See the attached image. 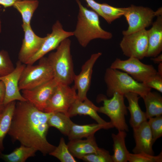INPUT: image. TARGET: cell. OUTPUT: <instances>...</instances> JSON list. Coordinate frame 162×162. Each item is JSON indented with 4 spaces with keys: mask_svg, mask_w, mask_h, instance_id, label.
Here are the masks:
<instances>
[{
    "mask_svg": "<svg viewBox=\"0 0 162 162\" xmlns=\"http://www.w3.org/2000/svg\"><path fill=\"white\" fill-rule=\"evenodd\" d=\"M52 113L40 111L27 101H19L8 134L13 141L34 148L44 156L49 154L56 147L46 139L48 120Z\"/></svg>",
    "mask_w": 162,
    "mask_h": 162,
    "instance_id": "1",
    "label": "cell"
},
{
    "mask_svg": "<svg viewBox=\"0 0 162 162\" xmlns=\"http://www.w3.org/2000/svg\"><path fill=\"white\" fill-rule=\"evenodd\" d=\"M76 1L79 11L76 28L73 32L80 45L86 47L90 41L96 39H111L112 34L101 27L99 15L93 10L84 7L79 0Z\"/></svg>",
    "mask_w": 162,
    "mask_h": 162,
    "instance_id": "2",
    "label": "cell"
},
{
    "mask_svg": "<svg viewBox=\"0 0 162 162\" xmlns=\"http://www.w3.org/2000/svg\"><path fill=\"white\" fill-rule=\"evenodd\" d=\"M104 80L106 86V94L111 97L117 92L124 95L129 92L138 94L142 98L151 88L143 83L137 82L127 73L110 67L106 70Z\"/></svg>",
    "mask_w": 162,
    "mask_h": 162,
    "instance_id": "3",
    "label": "cell"
},
{
    "mask_svg": "<svg viewBox=\"0 0 162 162\" xmlns=\"http://www.w3.org/2000/svg\"><path fill=\"white\" fill-rule=\"evenodd\" d=\"M71 41H62L56 51L51 53L47 58L52 69L54 78L59 82L68 85L73 82L75 75L70 52Z\"/></svg>",
    "mask_w": 162,
    "mask_h": 162,
    "instance_id": "4",
    "label": "cell"
},
{
    "mask_svg": "<svg viewBox=\"0 0 162 162\" xmlns=\"http://www.w3.org/2000/svg\"><path fill=\"white\" fill-rule=\"evenodd\" d=\"M37 65L27 64L22 73L19 83V90L35 88L54 78V74L47 58L39 59Z\"/></svg>",
    "mask_w": 162,
    "mask_h": 162,
    "instance_id": "5",
    "label": "cell"
},
{
    "mask_svg": "<svg viewBox=\"0 0 162 162\" xmlns=\"http://www.w3.org/2000/svg\"><path fill=\"white\" fill-rule=\"evenodd\" d=\"M124 95L117 92L114 93L110 99L103 95L99 97L103 102V105L99 107L98 112L107 115L110 119V122L118 130H128L125 116L128 115L127 107L124 102Z\"/></svg>",
    "mask_w": 162,
    "mask_h": 162,
    "instance_id": "6",
    "label": "cell"
},
{
    "mask_svg": "<svg viewBox=\"0 0 162 162\" xmlns=\"http://www.w3.org/2000/svg\"><path fill=\"white\" fill-rule=\"evenodd\" d=\"M76 90L73 86L59 82L49 100L44 112H62L67 115L68 112L77 99Z\"/></svg>",
    "mask_w": 162,
    "mask_h": 162,
    "instance_id": "7",
    "label": "cell"
},
{
    "mask_svg": "<svg viewBox=\"0 0 162 162\" xmlns=\"http://www.w3.org/2000/svg\"><path fill=\"white\" fill-rule=\"evenodd\" d=\"M123 16L128 25L127 29L122 31L124 35L146 29L152 23L156 14L150 8L132 5L124 8Z\"/></svg>",
    "mask_w": 162,
    "mask_h": 162,
    "instance_id": "8",
    "label": "cell"
},
{
    "mask_svg": "<svg viewBox=\"0 0 162 162\" xmlns=\"http://www.w3.org/2000/svg\"><path fill=\"white\" fill-rule=\"evenodd\" d=\"M110 67L125 72L137 82L143 83L157 73L152 65L145 64L134 57L125 60L117 58Z\"/></svg>",
    "mask_w": 162,
    "mask_h": 162,
    "instance_id": "9",
    "label": "cell"
},
{
    "mask_svg": "<svg viewBox=\"0 0 162 162\" xmlns=\"http://www.w3.org/2000/svg\"><path fill=\"white\" fill-rule=\"evenodd\" d=\"M123 36L120 46L124 55L140 60L146 57L148 46L147 30L144 29Z\"/></svg>",
    "mask_w": 162,
    "mask_h": 162,
    "instance_id": "10",
    "label": "cell"
},
{
    "mask_svg": "<svg viewBox=\"0 0 162 162\" xmlns=\"http://www.w3.org/2000/svg\"><path fill=\"white\" fill-rule=\"evenodd\" d=\"M73 35V32L64 30L60 21H56L52 26L51 32L46 36L39 50L26 64H33L48 52L56 49L64 40Z\"/></svg>",
    "mask_w": 162,
    "mask_h": 162,
    "instance_id": "11",
    "label": "cell"
},
{
    "mask_svg": "<svg viewBox=\"0 0 162 162\" xmlns=\"http://www.w3.org/2000/svg\"><path fill=\"white\" fill-rule=\"evenodd\" d=\"M59 82L54 78L32 89L22 91L26 100L39 110L44 111L47 103Z\"/></svg>",
    "mask_w": 162,
    "mask_h": 162,
    "instance_id": "12",
    "label": "cell"
},
{
    "mask_svg": "<svg viewBox=\"0 0 162 162\" xmlns=\"http://www.w3.org/2000/svg\"><path fill=\"white\" fill-rule=\"evenodd\" d=\"M26 65L19 60L16 67L9 74L0 77L5 87V93L3 103L6 106L9 103L16 100L20 101L27 100L20 94L19 88V83L22 71Z\"/></svg>",
    "mask_w": 162,
    "mask_h": 162,
    "instance_id": "13",
    "label": "cell"
},
{
    "mask_svg": "<svg viewBox=\"0 0 162 162\" xmlns=\"http://www.w3.org/2000/svg\"><path fill=\"white\" fill-rule=\"evenodd\" d=\"M101 55L100 52L92 54L82 66L80 74L74 76V87L77 91L78 98L80 101H82L87 98V94L91 83L94 66Z\"/></svg>",
    "mask_w": 162,
    "mask_h": 162,
    "instance_id": "14",
    "label": "cell"
},
{
    "mask_svg": "<svg viewBox=\"0 0 162 162\" xmlns=\"http://www.w3.org/2000/svg\"><path fill=\"white\" fill-rule=\"evenodd\" d=\"M24 38L19 54V60L26 64L29 60L38 51L45 40L46 37H40L32 29L31 25L22 24Z\"/></svg>",
    "mask_w": 162,
    "mask_h": 162,
    "instance_id": "15",
    "label": "cell"
},
{
    "mask_svg": "<svg viewBox=\"0 0 162 162\" xmlns=\"http://www.w3.org/2000/svg\"><path fill=\"white\" fill-rule=\"evenodd\" d=\"M99 108L87 98L82 101L77 98L69 109L67 115L70 117L77 115L88 116L97 123L104 126L106 129L114 128L110 122H106L99 116L98 114Z\"/></svg>",
    "mask_w": 162,
    "mask_h": 162,
    "instance_id": "16",
    "label": "cell"
},
{
    "mask_svg": "<svg viewBox=\"0 0 162 162\" xmlns=\"http://www.w3.org/2000/svg\"><path fill=\"white\" fill-rule=\"evenodd\" d=\"M133 129L136 143L132 150L133 153H145L154 155L152 147L154 142L148 121L144 122L137 128Z\"/></svg>",
    "mask_w": 162,
    "mask_h": 162,
    "instance_id": "17",
    "label": "cell"
},
{
    "mask_svg": "<svg viewBox=\"0 0 162 162\" xmlns=\"http://www.w3.org/2000/svg\"><path fill=\"white\" fill-rule=\"evenodd\" d=\"M147 32L148 46L146 57H154L162 51V15L157 17Z\"/></svg>",
    "mask_w": 162,
    "mask_h": 162,
    "instance_id": "18",
    "label": "cell"
},
{
    "mask_svg": "<svg viewBox=\"0 0 162 162\" xmlns=\"http://www.w3.org/2000/svg\"><path fill=\"white\" fill-rule=\"evenodd\" d=\"M67 145L73 156L79 159L85 155L96 152L99 148L94 135L85 140L78 139L70 140Z\"/></svg>",
    "mask_w": 162,
    "mask_h": 162,
    "instance_id": "19",
    "label": "cell"
},
{
    "mask_svg": "<svg viewBox=\"0 0 162 162\" xmlns=\"http://www.w3.org/2000/svg\"><path fill=\"white\" fill-rule=\"evenodd\" d=\"M124 96L128 103L127 107L130 115L129 123L133 129L139 127L142 123L147 121L145 112L141 110L138 103L140 98L139 95L135 93L129 92L125 94Z\"/></svg>",
    "mask_w": 162,
    "mask_h": 162,
    "instance_id": "20",
    "label": "cell"
},
{
    "mask_svg": "<svg viewBox=\"0 0 162 162\" xmlns=\"http://www.w3.org/2000/svg\"><path fill=\"white\" fill-rule=\"evenodd\" d=\"M127 133L124 130H118V133L112 134L113 143V154L112 155L113 162H127L128 161L129 152L125 145V138Z\"/></svg>",
    "mask_w": 162,
    "mask_h": 162,
    "instance_id": "21",
    "label": "cell"
},
{
    "mask_svg": "<svg viewBox=\"0 0 162 162\" xmlns=\"http://www.w3.org/2000/svg\"><path fill=\"white\" fill-rule=\"evenodd\" d=\"M146 108L147 119L162 115V97L159 93L151 91L142 98Z\"/></svg>",
    "mask_w": 162,
    "mask_h": 162,
    "instance_id": "22",
    "label": "cell"
},
{
    "mask_svg": "<svg viewBox=\"0 0 162 162\" xmlns=\"http://www.w3.org/2000/svg\"><path fill=\"white\" fill-rule=\"evenodd\" d=\"M16 104L13 101L6 105L0 116V154L4 149L3 140L9 131Z\"/></svg>",
    "mask_w": 162,
    "mask_h": 162,
    "instance_id": "23",
    "label": "cell"
},
{
    "mask_svg": "<svg viewBox=\"0 0 162 162\" xmlns=\"http://www.w3.org/2000/svg\"><path fill=\"white\" fill-rule=\"evenodd\" d=\"M102 129H106L104 126L98 123L79 125L73 123L68 136L69 140L87 138Z\"/></svg>",
    "mask_w": 162,
    "mask_h": 162,
    "instance_id": "24",
    "label": "cell"
},
{
    "mask_svg": "<svg viewBox=\"0 0 162 162\" xmlns=\"http://www.w3.org/2000/svg\"><path fill=\"white\" fill-rule=\"evenodd\" d=\"M35 148L21 145L9 154H0L1 158L7 162H25L29 158L35 155Z\"/></svg>",
    "mask_w": 162,
    "mask_h": 162,
    "instance_id": "25",
    "label": "cell"
},
{
    "mask_svg": "<svg viewBox=\"0 0 162 162\" xmlns=\"http://www.w3.org/2000/svg\"><path fill=\"white\" fill-rule=\"evenodd\" d=\"M67 115L60 112H52L48 120L49 127H53L68 136L74 123Z\"/></svg>",
    "mask_w": 162,
    "mask_h": 162,
    "instance_id": "26",
    "label": "cell"
},
{
    "mask_svg": "<svg viewBox=\"0 0 162 162\" xmlns=\"http://www.w3.org/2000/svg\"><path fill=\"white\" fill-rule=\"evenodd\" d=\"M39 3L38 0H22L14 4V7L21 15L22 24L31 25V19Z\"/></svg>",
    "mask_w": 162,
    "mask_h": 162,
    "instance_id": "27",
    "label": "cell"
},
{
    "mask_svg": "<svg viewBox=\"0 0 162 162\" xmlns=\"http://www.w3.org/2000/svg\"><path fill=\"white\" fill-rule=\"evenodd\" d=\"M49 154L53 156L61 162H76V160L71 153L64 139L62 137L58 146Z\"/></svg>",
    "mask_w": 162,
    "mask_h": 162,
    "instance_id": "28",
    "label": "cell"
},
{
    "mask_svg": "<svg viewBox=\"0 0 162 162\" xmlns=\"http://www.w3.org/2000/svg\"><path fill=\"white\" fill-rule=\"evenodd\" d=\"M101 10L105 16L106 21L111 23L115 20L123 16L124 8H117L106 3H100Z\"/></svg>",
    "mask_w": 162,
    "mask_h": 162,
    "instance_id": "29",
    "label": "cell"
},
{
    "mask_svg": "<svg viewBox=\"0 0 162 162\" xmlns=\"http://www.w3.org/2000/svg\"><path fill=\"white\" fill-rule=\"evenodd\" d=\"M80 159L88 162H113L112 155L109 151L99 148L96 152L85 155Z\"/></svg>",
    "mask_w": 162,
    "mask_h": 162,
    "instance_id": "30",
    "label": "cell"
},
{
    "mask_svg": "<svg viewBox=\"0 0 162 162\" xmlns=\"http://www.w3.org/2000/svg\"><path fill=\"white\" fill-rule=\"evenodd\" d=\"M128 161L130 162H161L162 152L157 156L145 153L138 154L129 153L128 155Z\"/></svg>",
    "mask_w": 162,
    "mask_h": 162,
    "instance_id": "31",
    "label": "cell"
},
{
    "mask_svg": "<svg viewBox=\"0 0 162 162\" xmlns=\"http://www.w3.org/2000/svg\"><path fill=\"white\" fill-rule=\"evenodd\" d=\"M14 68L8 52L4 50L0 51V77L9 74Z\"/></svg>",
    "mask_w": 162,
    "mask_h": 162,
    "instance_id": "32",
    "label": "cell"
},
{
    "mask_svg": "<svg viewBox=\"0 0 162 162\" xmlns=\"http://www.w3.org/2000/svg\"><path fill=\"white\" fill-rule=\"evenodd\" d=\"M148 121L154 142L162 136V115L151 118Z\"/></svg>",
    "mask_w": 162,
    "mask_h": 162,
    "instance_id": "33",
    "label": "cell"
},
{
    "mask_svg": "<svg viewBox=\"0 0 162 162\" xmlns=\"http://www.w3.org/2000/svg\"><path fill=\"white\" fill-rule=\"evenodd\" d=\"M143 83L149 88L154 89L161 93L162 92V76L158 73L150 77Z\"/></svg>",
    "mask_w": 162,
    "mask_h": 162,
    "instance_id": "34",
    "label": "cell"
},
{
    "mask_svg": "<svg viewBox=\"0 0 162 162\" xmlns=\"http://www.w3.org/2000/svg\"><path fill=\"white\" fill-rule=\"evenodd\" d=\"M88 6L93 10L95 11L99 16H101L105 20L106 18L102 13L100 7V3H98L94 0H85Z\"/></svg>",
    "mask_w": 162,
    "mask_h": 162,
    "instance_id": "35",
    "label": "cell"
},
{
    "mask_svg": "<svg viewBox=\"0 0 162 162\" xmlns=\"http://www.w3.org/2000/svg\"><path fill=\"white\" fill-rule=\"evenodd\" d=\"M22 0H0V5L4 8L13 6L16 2Z\"/></svg>",
    "mask_w": 162,
    "mask_h": 162,
    "instance_id": "36",
    "label": "cell"
},
{
    "mask_svg": "<svg viewBox=\"0 0 162 162\" xmlns=\"http://www.w3.org/2000/svg\"><path fill=\"white\" fill-rule=\"evenodd\" d=\"M5 93V87L3 82L0 80V101L3 103Z\"/></svg>",
    "mask_w": 162,
    "mask_h": 162,
    "instance_id": "37",
    "label": "cell"
},
{
    "mask_svg": "<svg viewBox=\"0 0 162 162\" xmlns=\"http://www.w3.org/2000/svg\"><path fill=\"white\" fill-rule=\"evenodd\" d=\"M151 59L154 63L159 64L162 62V55L161 54L155 57L152 58Z\"/></svg>",
    "mask_w": 162,
    "mask_h": 162,
    "instance_id": "38",
    "label": "cell"
},
{
    "mask_svg": "<svg viewBox=\"0 0 162 162\" xmlns=\"http://www.w3.org/2000/svg\"><path fill=\"white\" fill-rule=\"evenodd\" d=\"M157 73L160 75L162 76V62L158 64Z\"/></svg>",
    "mask_w": 162,
    "mask_h": 162,
    "instance_id": "39",
    "label": "cell"
},
{
    "mask_svg": "<svg viewBox=\"0 0 162 162\" xmlns=\"http://www.w3.org/2000/svg\"><path fill=\"white\" fill-rule=\"evenodd\" d=\"M156 16H158L162 15V8H159L156 11H155Z\"/></svg>",
    "mask_w": 162,
    "mask_h": 162,
    "instance_id": "40",
    "label": "cell"
},
{
    "mask_svg": "<svg viewBox=\"0 0 162 162\" xmlns=\"http://www.w3.org/2000/svg\"><path fill=\"white\" fill-rule=\"evenodd\" d=\"M5 106L0 101V114L3 112Z\"/></svg>",
    "mask_w": 162,
    "mask_h": 162,
    "instance_id": "41",
    "label": "cell"
},
{
    "mask_svg": "<svg viewBox=\"0 0 162 162\" xmlns=\"http://www.w3.org/2000/svg\"><path fill=\"white\" fill-rule=\"evenodd\" d=\"M1 7L0 6V8ZM2 22H1V19H0V33L1 32H2Z\"/></svg>",
    "mask_w": 162,
    "mask_h": 162,
    "instance_id": "42",
    "label": "cell"
},
{
    "mask_svg": "<svg viewBox=\"0 0 162 162\" xmlns=\"http://www.w3.org/2000/svg\"><path fill=\"white\" fill-rule=\"evenodd\" d=\"M1 113L0 114V116H1Z\"/></svg>",
    "mask_w": 162,
    "mask_h": 162,
    "instance_id": "43",
    "label": "cell"
}]
</instances>
